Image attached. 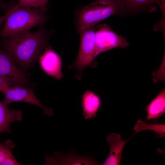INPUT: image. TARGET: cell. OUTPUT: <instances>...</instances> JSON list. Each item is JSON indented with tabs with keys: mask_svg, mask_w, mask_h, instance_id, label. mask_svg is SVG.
Returning a JSON list of instances; mask_svg holds the SVG:
<instances>
[{
	"mask_svg": "<svg viewBox=\"0 0 165 165\" xmlns=\"http://www.w3.org/2000/svg\"><path fill=\"white\" fill-rule=\"evenodd\" d=\"M51 34L42 27L34 32L21 31L7 37L4 47L16 63L27 68L47 47Z\"/></svg>",
	"mask_w": 165,
	"mask_h": 165,
	"instance_id": "obj_1",
	"label": "cell"
},
{
	"mask_svg": "<svg viewBox=\"0 0 165 165\" xmlns=\"http://www.w3.org/2000/svg\"><path fill=\"white\" fill-rule=\"evenodd\" d=\"M75 14V25L79 33L112 15L124 16L125 8L122 0H97L78 8Z\"/></svg>",
	"mask_w": 165,
	"mask_h": 165,
	"instance_id": "obj_2",
	"label": "cell"
},
{
	"mask_svg": "<svg viewBox=\"0 0 165 165\" xmlns=\"http://www.w3.org/2000/svg\"><path fill=\"white\" fill-rule=\"evenodd\" d=\"M8 12V15L0 32V36L4 38L42 26L48 18L45 12L40 9H31L17 4Z\"/></svg>",
	"mask_w": 165,
	"mask_h": 165,
	"instance_id": "obj_3",
	"label": "cell"
},
{
	"mask_svg": "<svg viewBox=\"0 0 165 165\" xmlns=\"http://www.w3.org/2000/svg\"><path fill=\"white\" fill-rule=\"evenodd\" d=\"M96 26L86 29L79 34L80 37V46L78 55L74 63L68 67L75 68L77 70L76 78L80 80L83 69L87 66L95 68L97 63L94 61L97 56L95 44Z\"/></svg>",
	"mask_w": 165,
	"mask_h": 165,
	"instance_id": "obj_4",
	"label": "cell"
},
{
	"mask_svg": "<svg viewBox=\"0 0 165 165\" xmlns=\"http://www.w3.org/2000/svg\"><path fill=\"white\" fill-rule=\"evenodd\" d=\"M95 44L97 56L99 54L115 48H125L129 43L126 38L119 35L110 25L99 24L96 26Z\"/></svg>",
	"mask_w": 165,
	"mask_h": 165,
	"instance_id": "obj_5",
	"label": "cell"
},
{
	"mask_svg": "<svg viewBox=\"0 0 165 165\" xmlns=\"http://www.w3.org/2000/svg\"><path fill=\"white\" fill-rule=\"evenodd\" d=\"M16 63L8 53L0 49V76L6 78L11 87L31 85V83Z\"/></svg>",
	"mask_w": 165,
	"mask_h": 165,
	"instance_id": "obj_6",
	"label": "cell"
},
{
	"mask_svg": "<svg viewBox=\"0 0 165 165\" xmlns=\"http://www.w3.org/2000/svg\"><path fill=\"white\" fill-rule=\"evenodd\" d=\"M4 95L3 101L7 105L15 102H21L32 104L42 108L44 113L50 116L53 114L52 108L44 107L35 95L33 88L21 86H8L2 92Z\"/></svg>",
	"mask_w": 165,
	"mask_h": 165,
	"instance_id": "obj_7",
	"label": "cell"
},
{
	"mask_svg": "<svg viewBox=\"0 0 165 165\" xmlns=\"http://www.w3.org/2000/svg\"><path fill=\"white\" fill-rule=\"evenodd\" d=\"M39 57V62L43 71L48 75L57 80L63 77L61 72L62 61L60 56L50 46Z\"/></svg>",
	"mask_w": 165,
	"mask_h": 165,
	"instance_id": "obj_8",
	"label": "cell"
},
{
	"mask_svg": "<svg viewBox=\"0 0 165 165\" xmlns=\"http://www.w3.org/2000/svg\"><path fill=\"white\" fill-rule=\"evenodd\" d=\"M131 138L122 140L121 135L119 134L113 133L108 135L107 141L109 146V153L105 161L100 164L119 165L123 148L126 143Z\"/></svg>",
	"mask_w": 165,
	"mask_h": 165,
	"instance_id": "obj_9",
	"label": "cell"
},
{
	"mask_svg": "<svg viewBox=\"0 0 165 165\" xmlns=\"http://www.w3.org/2000/svg\"><path fill=\"white\" fill-rule=\"evenodd\" d=\"M101 104V99L97 94L90 90H86L81 99L82 114L84 118L87 119L95 117Z\"/></svg>",
	"mask_w": 165,
	"mask_h": 165,
	"instance_id": "obj_10",
	"label": "cell"
},
{
	"mask_svg": "<svg viewBox=\"0 0 165 165\" xmlns=\"http://www.w3.org/2000/svg\"><path fill=\"white\" fill-rule=\"evenodd\" d=\"M125 8V14H133L142 12H152L156 10L154 5L161 4L159 0H122Z\"/></svg>",
	"mask_w": 165,
	"mask_h": 165,
	"instance_id": "obj_11",
	"label": "cell"
},
{
	"mask_svg": "<svg viewBox=\"0 0 165 165\" xmlns=\"http://www.w3.org/2000/svg\"><path fill=\"white\" fill-rule=\"evenodd\" d=\"M22 119L21 111L10 110L8 106L3 101H0V133L11 132L9 126L16 121H20Z\"/></svg>",
	"mask_w": 165,
	"mask_h": 165,
	"instance_id": "obj_12",
	"label": "cell"
},
{
	"mask_svg": "<svg viewBox=\"0 0 165 165\" xmlns=\"http://www.w3.org/2000/svg\"><path fill=\"white\" fill-rule=\"evenodd\" d=\"M148 120L157 119L165 112V89L163 88L160 93L152 101L145 109Z\"/></svg>",
	"mask_w": 165,
	"mask_h": 165,
	"instance_id": "obj_13",
	"label": "cell"
},
{
	"mask_svg": "<svg viewBox=\"0 0 165 165\" xmlns=\"http://www.w3.org/2000/svg\"><path fill=\"white\" fill-rule=\"evenodd\" d=\"M67 155L62 156L58 153L55 155L60 163L63 165H97V163L93 157L88 155L81 156L74 153L73 151Z\"/></svg>",
	"mask_w": 165,
	"mask_h": 165,
	"instance_id": "obj_14",
	"label": "cell"
},
{
	"mask_svg": "<svg viewBox=\"0 0 165 165\" xmlns=\"http://www.w3.org/2000/svg\"><path fill=\"white\" fill-rule=\"evenodd\" d=\"M15 145L10 140H8L4 144L0 143V165H20L13 155L10 149L13 148Z\"/></svg>",
	"mask_w": 165,
	"mask_h": 165,
	"instance_id": "obj_15",
	"label": "cell"
},
{
	"mask_svg": "<svg viewBox=\"0 0 165 165\" xmlns=\"http://www.w3.org/2000/svg\"><path fill=\"white\" fill-rule=\"evenodd\" d=\"M134 129L136 134L141 131L150 130L153 131L159 137H163L165 135L164 124H148L144 123L142 119H138L135 124Z\"/></svg>",
	"mask_w": 165,
	"mask_h": 165,
	"instance_id": "obj_16",
	"label": "cell"
},
{
	"mask_svg": "<svg viewBox=\"0 0 165 165\" xmlns=\"http://www.w3.org/2000/svg\"><path fill=\"white\" fill-rule=\"evenodd\" d=\"M49 0H18L17 4L22 7L40 9L44 12L47 11V5Z\"/></svg>",
	"mask_w": 165,
	"mask_h": 165,
	"instance_id": "obj_17",
	"label": "cell"
},
{
	"mask_svg": "<svg viewBox=\"0 0 165 165\" xmlns=\"http://www.w3.org/2000/svg\"><path fill=\"white\" fill-rule=\"evenodd\" d=\"M9 86H11L8 80L6 78L0 76V91L2 92Z\"/></svg>",
	"mask_w": 165,
	"mask_h": 165,
	"instance_id": "obj_18",
	"label": "cell"
},
{
	"mask_svg": "<svg viewBox=\"0 0 165 165\" xmlns=\"http://www.w3.org/2000/svg\"><path fill=\"white\" fill-rule=\"evenodd\" d=\"M161 2V10L162 13L163 18V21L165 17V0H159Z\"/></svg>",
	"mask_w": 165,
	"mask_h": 165,
	"instance_id": "obj_19",
	"label": "cell"
},
{
	"mask_svg": "<svg viewBox=\"0 0 165 165\" xmlns=\"http://www.w3.org/2000/svg\"><path fill=\"white\" fill-rule=\"evenodd\" d=\"M8 12L5 15H4L0 16V27L1 24L3 23L6 20L8 16Z\"/></svg>",
	"mask_w": 165,
	"mask_h": 165,
	"instance_id": "obj_20",
	"label": "cell"
}]
</instances>
